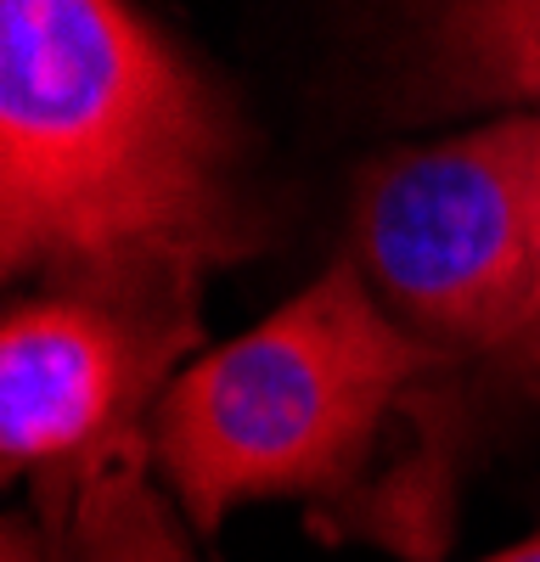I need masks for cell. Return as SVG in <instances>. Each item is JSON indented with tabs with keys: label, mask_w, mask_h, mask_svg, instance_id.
Masks as SVG:
<instances>
[{
	"label": "cell",
	"mask_w": 540,
	"mask_h": 562,
	"mask_svg": "<svg viewBox=\"0 0 540 562\" xmlns=\"http://www.w3.org/2000/svg\"><path fill=\"white\" fill-rule=\"evenodd\" d=\"M232 130L169 40L108 0H0V288L192 299L254 254Z\"/></svg>",
	"instance_id": "1"
},
{
	"label": "cell",
	"mask_w": 540,
	"mask_h": 562,
	"mask_svg": "<svg viewBox=\"0 0 540 562\" xmlns=\"http://www.w3.org/2000/svg\"><path fill=\"white\" fill-rule=\"evenodd\" d=\"M445 360L405 338L355 259L164 389L153 461L198 529L248 495H338L394 405Z\"/></svg>",
	"instance_id": "2"
},
{
	"label": "cell",
	"mask_w": 540,
	"mask_h": 562,
	"mask_svg": "<svg viewBox=\"0 0 540 562\" xmlns=\"http://www.w3.org/2000/svg\"><path fill=\"white\" fill-rule=\"evenodd\" d=\"M349 259L445 371L502 360L540 321V113L372 164Z\"/></svg>",
	"instance_id": "3"
},
{
	"label": "cell",
	"mask_w": 540,
	"mask_h": 562,
	"mask_svg": "<svg viewBox=\"0 0 540 562\" xmlns=\"http://www.w3.org/2000/svg\"><path fill=\"white\" fill-rule=\"evenodd\" d=\"M192 299L63 288L0 315V479L102 473L192 344Z\"/></svg>",
	"instance_id": "4"
},
{
	"label": "cell",
	"mask_w": 540,
	"mask_h": 562,
	"mask_svg": "<svg viewBox=\"0 0 540 562\" xmlns=\"http://www.w3.org/2000/svg\"><path fill=\"white\" fill-rule=\"evenodd\" d=\"M434 74L462 102H540V0L450 7L434 29Z\"/></svg>",
	"instance_id": "5"
},
{
	"label": "cell",
	"mask_w": 540,
	"mask_h": 562,
	"mask_svg": "<svg viewBox=\"0 0 540 562\" xmlns=\"http://www.w3.org/2000/svg\"><path fill=\"white\" fill-rule=\"evenodd\" d=\"M74 562H198L142 479V445L79 484Z\"/></svg>",
	"instance_id": "6"
},
{
	"label": "cell",
	"mask_w": 540,
	"mask_h": 562,
	"mask_svg": "<svg viewBox=\"0 0 540 562\" xmlns=\"http://www.w3.org/2000/svg\"><path fill=\"white\" fill-rule=\"evenodd\" d=\"M495 366H502V371H513V378H524V383H540V321L529 326V333L502 355V360H495Z\"/></svg>",
	"instance_id": "7"
},
{
	"label": "cell",
	"mask_w": 540,
	"mask_h": 562,
	"mask_svg": "<svg viewBox=\"0 0 540 562\" xmlns=\"http://www.w3.org/2000/svg\"><path fill=\"white\" fill-rule=\"evenodd\" d=\"M0 562H40L29 524H0Z\"/></svg>",
	"instance_id": "8"
},
{
	"label": "cell",
	"mask_w": 540,
	"mask_h": 562,
	"mask_svg": "<svg viewBox=\"0 0 540 562\" xmlns=\"http://www.w3.org/2000/svg\"><path fill=\"white\" fill-rule=\"evenodd\" d=\"M490 562H540V535L524 540V546H513V551H502V557H490Z\"/></svg>",
	"instance_id": "9"
}]
</instances>
